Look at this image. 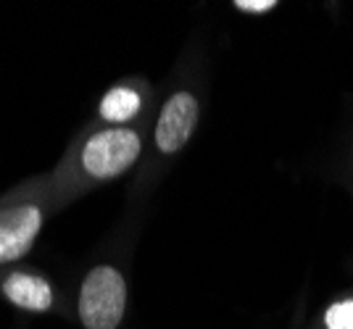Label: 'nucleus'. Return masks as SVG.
I'll use <instances>...</instances> for the list:
<instances>
[{"label": "nucleus", "mask_w": 353, "mask_h": 329, "mask_svg": "<svg viewBox=\"0 0 353 329\" xmlns=\"http://www.w3.org/2000/svg\"><path fill=\"white\" fill-rule=\"evenodd\" d=\"M127 308V282L114 266H95L79 290V321L85 329H117Z\"/></svg>", "instance_id": "obj_1"}, {"label": "nucleus", "mask_w": 353, "mask_h": 329, "mask_svg": "<svg viewBox=\"0 0 353 329\" xmlns=\"http://www.w3.org/2000/svg\"><path fill=\"white\" fill-rule=\"evenodd\" d=\"M235 8L245 11V14H266V11L277 8V0H237Z\"/></svg>", "instance_id": "obj_8"}, {"label": "nucleus", "mask_w": 353, "mask_h": 329, "mask_svg": "<svg viewBox=\"0 0 353 329\" xmlns=\"http://www.w3.org/2000/svg\"><path fill=\"white\" fill-rule=\"evenodd\" d=\"M3 295L14 303L21 311H34L43 314L53 306V287L45 282L37 274L27 271H14L6 282H3Z\"/></svg>", "instance_id": "obj_5"}, {"label": "nucleus", "mask_w": 353, "mask_h": 329, "mask_svg": "<svg viewBox=\"0 0 353 329\" xmlns=\"http://www.w3.org/2000/svg\"><path fill=\"white\" fill-rule=\"evenodd\" d=\"M43 226V211L37 206H16L0 213V264L27 255Z\"/></svg>", "instance_id": "obj_4"}, {"label": "nucleus", "mask_w": 353, "mask_h": 329, "mask_svg": "<svg viewBox=\"0 0 353 329\" xmlns=\"http://www.w3.org/2000/svg\"><path fill=\"white\" fill-rule=\"evenodd\" d=\"M198 124V100L190 92H174L161 108V116L156 124V145L161 153L172 156L182 150L190 140L192 129Z\"/></svg>", "instance_id": "obj_3"}, {"label": "nucleus", "mask_w": 353, "mask_h": 329, "mask_svg": "<svg viewBox=\"0 0 353 329\" xmlns=\"http://www.w3.org/2000/svg\"><path fill=\"white\" fill-rule=\"evenodd\" d=\"M140 135L132 129H105L88 140L82 150V166L95 180H111L124 174L140 158Z\"/></svg>", "instance_id": "obj_2"}, {"label": "nucleus", "mask_w": 353, "mask_h": 329, "mask_svg": "<svg viewBox=\"0 0 353 329\" xmlns=\"http://www.w3.org/2000/svg\"><path fill=\"white\" fill-rule=\"evenodd\" d=\"M140 111V92L132 87H111L101 100V119L111 124H124Z\"/></svg>", "instance_id": "obj_6"}, {"label": "nucleus", "mask_w": 353, "mask_h": 329, "mask_svg": "<svg viewBox=\"0 0 353 329\" xmlns=\"http://www.w3.org/2000/svg\"><path fill=\"white\" fill-rule=\"evenodd\" d=\"M324 324L327 329H353V298L332 303L324 314Z\"/></svg>", "instance_id": "obj_7"}]
</instances>
